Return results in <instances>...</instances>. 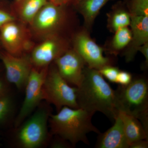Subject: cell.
Segmentation results:
<instances>
[{
    "label": "cell",
    "mask_w": 148,
    "mask_h": 148,
    "mask_svg": "<svg viewBox=\"0 0 148 148\" xmlns=\"http://www.w3.org/2000/svg\"><path fill=\"white\" fill-rule=\"evenodd\" d=\"M138 51H140L145 56V59L146 67L148 65V42L140 47L138 49Z\"/></svg>",
    "instance_id": "obj_27"
},
{
    "label": "cell",
    "mask_w": 148,
    "mask_h": 148,
    "mask_svg": "<svg viewBox=\"0 0 148 148\" xmlns=\"http://www.w3.org/2000/svg\"><path fill=\"white\" fill-rule=\"evenodd\" d=\"M119 114L122 121L125 134L129 145L138 140H148V132L139 119L122 112H119Z\"/></svg>",
    "instance_id": "obj_15"
},
{
    "label": "cell",
    "mask_w": 148,
    "mask_h": 148,
    "mask_svg": "<svg viewBox=\"0 0 148 148\" xmlns=\"http://www.w3.org/2000/svg\"><path fill=\"white\" fill-rule=\"evenodd\" d=\"M43 92L44 100L55 106L57 112L65 106L79 108L77 102V87L71 86L60 75L56 68L48 70Z\"/></svg>",
    "instance_id": "obj_5"
},
{
    "label": "cell",
    "mask_w": 148,
    "mask_h": 148,
    "mask_svg": "<svg viewBox=\"0 0 148 148\" xmlns=\"http://www.w3.org/2000/svg\"><path fill=\"white\" fill-rule=\"evenodd\" d=\"M47 2V0H24L18 10L21 20L31 24L36 14Z\"/></svg>",
    "instance_id": "obj_18"
},
{
    "label": "cell",
    "mask_w": 148,
    "mask_h": 148,
    "mask_svg": "<svg viewBox=\"0 0 148 148\" xmlns=\"http://www.w3.org/2000/svg\"><path fill=\"white\" fill-rule=\"evenodd\" d=\"M132 79L130 73L125 71H120L117 77L116 83L121 86H126L131 82Z\"/></svg>",
    "instance_id": "obj_23"
},
{
    "label": "cell",
    "mask_w": 148,
    "mask_h": 148,
    "mask_svg": "<svg viewBox=\"0 0 148 148\" xmlns=\"http://www.w3.org/2000/svg\"><path fill=\"white\" fill-rule=\"evenodd\" d=\"M108 27L112 33L130 25L131 15L129 11L124 9H116L108 14Z\"/></svg>",
    "instance_id": "obj_17"
},
{
    "label": "cell",
    "mask_w": 148,
    "mask_h": 148,
    "mask_svg": "<svg viewBox=\"0 0 148 148\" xmlns=\"http://www.w3.org/2000/svg\"><path fill=\"white\" fill-rule=\"evenodd\" d=\"M148 140H141L130 144L129 148H148Z\"/></svg>",
    "instance_id": "obj_26"
},
{
    "label": "cell",
    "mask_w": 148,
    "mask_h": 148,
    "mask_svg": "<svg viewBox=\"0 0 148 148\" xmlns=\"http://www.w3.org/2000/svg\"><path fill=\"white\" fill-rule=\"evenodd\" d=\"M48 70L47 67L41 69H32L25 87L24 102L14 123L15 127L23 123L44 100L43 86Z\"/></svg>",
    "instance_id": "obj_6"
},
{
    "label": "cell",
    "mask_w": 148,
    "mask_h": 148,
    "mask_svg": "<svg viewBox=\"0 0 148 148\" xmlns=\"http://www.w3.org/2000/svg\"><path fill=\"white\" fill-rule=\"evenodd\" d=\"M130 15L132 37L124 54L127 62L132 61L139 48L148 42V16Z\"/></svg>",
    "instance_id": "obj_13"
},
{
    "label": "cell",
    "mask_w": 148,
    "mask_h": 148,
    "mask_svg": "<svg viewBox=\"0 0 148 148\" xmlns=\"http://www.w3.org/2000/svg\"><path fill=\"white\" fill-rule=\"evenodd\" d=\"M68 43L58 35L47 38L32 51L30 56L33 66L45 68L69 50Z\"/></svg>",
    "instance_id": "obj_10"
},
{
    "label": "cell",
    "mask_w": 148,
    "mask_h": 148,
    "mask_svg": "<svg viewBox=\"0 0 148 148\" xmlns=\"http://www.w3.org/2000/svg\"><path fill=\"white\" fill-rule=\"evenodd\" d=\"M7 90L5 84L0 80V98L8 94Z\"/></svg>",
    "instance_id": "obj_28"
},
{
    "label": "cell",
    "mask_w": 148,
    "mask_h": 148,
    "mask_svg": "<svg viewBox=\"0 0 148 148\" xmlns=\"http://www.w3.org/2000/svg\"><path fill=\"white\" fill-rule=\"evenodd\" d=\"M132 37L131 30L128 27L121 28L114 33L111 41L110 53L117 55L128 45Z\"/></svg>",
    "instance_id": "obj_19"
},
{
    "label": "cell",
    "mask_w": 148,
    "mask_h": 148,
    "mask_svg": "<svg viewBox=\"0 0 148 148\" xmlns=\"http://www.w3.org/2000/svg\"><path fill=\"white\" fill-rule=\"evenodd\" d=\"M56 137H57V138L52 142L51 146V148H71V146L73 147L71 144L68 143L69 142L68 141L64 140L58 136H56Z\"/></svg>",
    "instance_id": "obj_24"
},
{
    "label": "cell",
    "mask_w": 148,
    "mask_h": 148,
    "mask_svg": "<svg viewBox=\"0 0 148 148\" xmlns=\"http://www.w3.org/2000/svg\"><path fill=\"white\" fill-rule=\"evenodd\" d=\"M93 115L80 108L63 107L57 114L49 116L51 133L69 142L73 147L79 142L89 145L87 134L101 132L92 124Z\"/></svg>",
    "instance_id": "obj_2"
},
{
    "label": "cell",
    "mask_w": 148,
    "mask_h": 148,
    "mask_svg": "<svg viewBox=\"0 0 148 148\" xmlns=\"http://www.w3.org/2000/svg\"><path fill=\"white\" fill-rule=\"evenodd\" d=\"M57 71L70 85L77 87L83 77L85 62L74 49H69L54 61Z\"/></svg>",
    "instance_id": "obj_11"
},
{
    "label": "cell",
    "mask_w": 148,
    "mask_h": 148,
    "mask_svg": "<svg viewBox=\"0 0 148 148\" xmlns=\"http://www.w3.org/2000/svg\"><path fill=\"white\" fill-rule=\"evenodd\" d=\"M115 105L119 112L138 119L148 132V81L146 78L132 79L126 86H119Z\"/></svg>",
    "instance_id": "obj_3"
},
{
    "label": "cell",
    "mask_w": 148,
    "mask_h": 148,
    "mask_svg": "<svg viewBox=\"0 0 148 148\" xmlns=\"http://www.w3.org/2000/svg\"><path fill=\"white\" fill-rule=\"evenodd\" d=\"M103 77L112 83H116L117 77L120 70L117 67L107 65L98 70Z\"/></svg>",
    "instance_id": "obj_22"
},
{
    "label": "cell",
    "mask_w": 148,
    "mask_h": 148,
    "mask_svg": "<svg viewBox=\"0 0 148 148\" xmlns=\"http://www.w3.org/2000/svg\"><path fill=\"white\" fill-rule=\"evenodd\" d=\"M0 58L5 68L8 81L18 89L25 88L33 68L30 57L15 56L6 52L0 53Z\"/></svg>",
    "instance_id": "obj_9"
},
{
    "label": "cell",
    "mask_w": 148,
    "mask_h": 148,
    "mask_svg": "<svg viewBox=\"0 0 148 148\" xmlns=\"http://www.w3.org/2000/svg\"><path fill=\"white\" fill-rule=\"evenodd\" d=\"M77 1H82V0H77Z\"/></svg>",
    "instance_id": "obj_30"
},
{
    "label": "cell",
    "mask_w": 148,
    "mask_h": 148,
    "mask_svg": "<svg viewBox=\"0 0 148 148\" xmlns=\"http://www.w3.org/2000/svg\"><path fill=\"white\" fill-rule=\"evenodd\" d=\"M15 17L10 13L0 10V27L8 22L14 21Z\"/></svg>",
    "instance_id": "obj_25"
},
{
    "label": "cell",
    "mask_w": 148,
    "mask_h": 148,
    "mask_svg": "<svg viewBox=\"0 0 148 148\" xmlns=\"http://www.w3.org/2000/svg\"><path fill=\"white\" fill-rule=\"evenodd\" d=\"M79 107L94 114L102 113L114 121L119 114L115 105V93L98 70L85 67L81 82L77 87Z\"/></svg>",
    "instance_id": "obj_1"
},
{
    "label": "cell",
    "mask_w": 148,
    "mask_h": 148,
    "mask_svg": "<svg viewBox=\"0 0 148 148\" xmlns=\"http://www.w3.org/2000/svg\"><path fill=\"white\" fill-rule=\"evenodd\" d=\"M13 109V102L10 95L0 98V123L5 121L10 115Z\"/></svg>",
    "instance_id": "obj_20"
},
{
    "label": "cell",
    "mask_w": 148,
    "mask_h": 148,
    "mask_svg": "<svg viewBox=\"0 0 148 148\" xmlns=\"http://www.w3.org/2000/svg\"><path fill=\"white\" fill-rule=\"evenodd\" d=\"M112 126L103 133L98 134L95 147L129 148L122 121L119 114L114 120Z\"/></svg>",
    "instance_id": "obj_14"
},
{
    "label": "cell",
    "mask_w": 148,
    "mask_h": 148,
    "mask_svg": "<svg viewBox=\"0 0 148 148\" xmlns=\"http://www.w3.org/2000/svg\"><path fill=\"white\" fill-rule=\"evenodd\" d=\"M0 39L7 52L20 56L30 45L24 27L14 21L8 22L0 27Z\"/></svg>",
    "instance_id": "obj_12"
},
{
    "label": "cell",
    "mask_w": 148,
    "mask_h": 148,
    "mask_svg": "<svg viewBox=\"0 0 148 148\" xmlns=\"http://www.w3.org/2000/svg\"><path fill=\"white\" fill-rule=\"evenodd\" d=\"M109 0H82L79 1V10L87 27L93 24L99 12Z\"/></svg>",
    "instance_id": "obj_16"
},
{
    "label": "cell",
    "mask_w": 148,
    "mask_h": 148,
    "mask_svg": "<svg viewBox=\"0 0 148 148\" xmlns=\"http://www.w3.org/2000/svg\"><path fill=\"white\" fill-rule=\"evenodd\" d=\"M129 12L131 15L148 16V0H131Z\"/></svg>",
    "instance_id": "obj_21"
},
{
    "label": "cell",
    "mask_w": 148,
    "mask_h": 148,
    "mask_svg": "<svg viewBox=\"0 0 148 148\" xmlns=\"http://www.w3.org/2000/svg\"><path fill=\"white\" fill-rule=\"evenodd\" d=\"M74 50L84 60L87 67L99 70L112 65L110 58L103 55V49L91 38L87 31H81L74 38Z\"/></svg>",
    "instance_id": "obj_8"
},
{
    "label": "cell",
    "mask_w": 148,
    "mask_h": 148,
    "mask_svg": "<svg viewBox=\"0 0 148 148\" xmlns=\"http://www.w3.org/2000/svg\"><path fill=\"white\" fill-rule=\"evenodd\" d=\"M18 1H19V0H18Z\"/></svg>",
    "instance_id": "obj_31"
},
{
    "label": "cell",
    "mask_w": 148,
    "mask_h": 148,
    "mask_svg": "<svg viewBox=\"0 0 148 148\" xmlns=\"http://www.w3.org/2000/svg\"><path fill=\"white\" fill-rule=\"evenodd\" d=\"M51 2L55 4L56 5L62 6L66 4L71 0H49Z\"/></svg>",
    "instance_id": "obj_29"
},
{
    "label": "cell",
    "mask_w": 148,
    "mask_h": 148,
    "mask_svg": "<svg viewBox=\"0 0 148 148\" xmlns=\"http://www.w3.org/2000/svg\"><path fill=\"white\" fill-rule=\"evenodd\" d=\"M66 14L62 6L47 2L39 11L31 25L34 33L40 37L57 35L65 25Z\"/></svg>",
    "instance_id": "obj_7"
},
{
    "label": "cell",
    "mask_w": 148,
    "mask_h": 148,
    "mask_svg": "<svg viewBox=\"0 0 148 148\" xmlns=\"http://www.w3.org/2000/svg\"><path fill=\"white\" fill-rule=\"evenodd\" d=\"M50 114L47 107H39L27 121L21 123L15 135L17 145L22 148L43 146L48 139L47 125Z\"/></svg>",
    "instance_id": "obj_4"
}]
</instances>
